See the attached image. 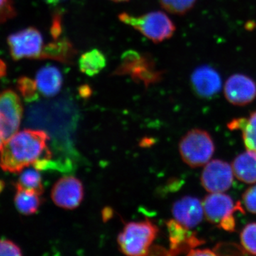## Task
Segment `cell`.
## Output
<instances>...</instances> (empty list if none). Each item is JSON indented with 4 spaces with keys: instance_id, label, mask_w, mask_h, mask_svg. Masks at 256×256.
Here are the masks:
<instances>
[{
    "instance_id": "9",
    "label": "cell",
    "mask_w": 256,
    "mask_h": 256,
    "mask_svg": "<svg viewBox=\"0 0 256 256\" xmlns=\"http://www.w3.org/2000/svg\"><path fill=\"white\" fill-rule=\"evenodd\" d=\"M84 195L82 182L75 176H67L56 182L50 196L56 206L64 210H74L82 203Z\"/></svg>"
},
{
    "instance_id": "26",
    "label": "cell",
    "mask_w": 256,
    "mask_h": 256,
    "mask_svg": "<svg viewBox=\"0 0 256 256\" xmlns=\"http://www.w3.org/2000/svg\"><path fill=\"white\" fill-rule=\"evenodd\" d=\"M22 255L21 248L15 242L8 239H0V256Z\"/></svg>"
},
{
    "instance_id": "3",
    "label": "cell",
    "mask_w": 256,
    "mask_h": 256,
    "mask_svg": "<svg viewBox=\"0 0 256 256\" xmlns=\"http://www.w3.org/2000/svg\"><path fill=\"white\" fill-rule=\"evenodd\" d=\"M158 234V226L149 220L130 222L118 237L120 249L124 255H148Z\"/></svg>"
},
{
    "instance_id": "33",
    "label": "cell",
    "mask_w": 256,
    "mask_h": 256,
    "mask_svg": "<svg viewBox=\"0 0 256 256\" xmlns=\"http://www.w3.org/2000/svg\"><path fill=\"white\" fill-rule=\"evenodd\" d=\"M5 72H6V66L4 62H2L0 60V77L3 76L4 75Z\"/></svg>"
},
{
    "instance_id": "7",
    "label": "cell",
    "mask_w": 256,
    "mask_h": 256,
    "mask_svg": "<svg viewBox=\"0 0 256 256\" xmlns=\"http://www.w3.org/2000/svg\"><path fill=\"white\" fill-rule=\"evenodd\" d=\"M23 116L21 99L14 90L0 92V132L5 141L18 132Z\"/></svg>"
},
{
    "instance_id": "1",
    "label": "cell",
    "mask_w": 256,
    "mask_h": 256,
    "mask_svg": "<svg viewBox=\"0 0 256 256\" xmlns=\"http://www.w3.org/2000/svg\"><path fill=\"white\" fill-rule=\"evenodd\" d=\"M48 140L50 137L44 131H18L5 141L0 152V168L10 173H20L31 165L43 169L50 158L47 146Z\"/></svg>"
},
{
    "instance_id": "8",
    "label": "cell",
    "mask_w": 256,
    "mask_h": 256,
    "mask_svg": "<svg viewBox=\"0 0 256 256\" xmlns=\"http://www.w3.org/2000/svg\"><path fill=\"white\" fill-rule=\"evenodd\" d=\"M233 181L232 166L222 160L208 162L202 173V186L210 193H223L227 191L232 186Z\"/></svg>"
},
{
    "instance_id": "2",
    "label": "cell",
    "mask_w": 256,
    "mask_h": 256,
    "mask_svg": "<svg viewBox=\"0 0 256 256\" xmlns=\"http://www.w3.org/2000/svg\"><path fill=\"white\" fill-rule=\"evenodd\" d=\"M118 18L154 43L170 40L176 31L172 20L162 12H151L140 16L124 12L118 15Z\"/></svg>"
},
{
    "instance_id": "37",
    "label": "cell",
    "mask_w": 256,
    "mask_h": 256,
    "mask_svg": "<svg viewBox=\"0 0 256 256\" xmlns=\"http://www.w3.org/2000/svg\"><path fill=\"white\" fill-rule=\"evenodd\" d=\"M114 2H126L130 1V0H111Z\"/></svg>"
},
{
    "instance_id": "25",
    "label": "cell",
    "mask_w": 256,
    "mask_h": 256,
    "mask_svg": "<svg viewBox=\"0 0 256 256\" xmlns=\"http://www.w3.org/2000/svg\"><path fill=\"white\" fill-rule=\"evenodd\" d=\"M213 250L216 255H244L246 254L244 249L234 244H218Z\"/></svg>"
},
{
    "instance_id": "11",
    "label": "cell",
    "mask_w": 256,
    "mask_h": 256,
    "mask_svg": "<svg viewBox=\"0 0 256 256\" xmlns=\"http://www.w3.org/2000/svg\"><path fill=\"white\" fill-rule=\"evenodd\" d=\"M194 92L202 98L210 99L222 90L220 73L208 65L200 66L194 70L190 78Z\"/></svg>"
},
{
    "instance_id": "28",
    "label": "cell",
    "mask_w": 256,
    "mask_h": 256,
    "mask_svg": "<svg viewBox=\"0 0 256 256\" xmlns=\"http://www.w3.org/2000/svg\"><path fill=\"white\" fill-rule=\"evenodd\" d=\"M242 201L249 212L256 214V185L248 188L242 195Z\"/></svg>"
},
{
    "instance_id": "32",
    "label": "cell",
    "mask_w": 256,
    "mask_h": 256,
    "mask_svg": "<svg viewBox=\"0 0 256 256\" xmlns=\"http://www.w3.org/2000/svg\"><path fill=\"white\" fill-rule=\"evenodd\" d=\"M47 4L52 5V6H56L62 4L64 2L67 1V0H44Z\"/></svg>"
},
{
    "instance_id": "13",
    "label": "cell",
    "mask_w": 256,
    "mask_h": 256,
    "mask_svg": "<svg viewBox=\"0 0 256 256\" xmlns=\"http://www.w3.org/2000/svg\"><path fill=\"white\" fill-rule=\"evenodd\" d=\"M166 225L170 242L168 255H178L186 252L188 254L192 249L204 244L203 239L198 238L196 234L174 220H169Z\"/></svg>"
},
{
    "instance_id": "31",
    "label": "cell",
    "mask_w": 256,
    "mask_h": 256,
    "mask_svg": "<svg viewBox=\"0 0 256 256\" xmlns=\"http://www.w3.org/2000/svg\"><path fill=\"white\" fill-rule=\"evenodd\" d=\"M188 256H216L213 250L210 249H196L193 248L190 250L188 254Z\"/></svg>"
},
{
    "instance_id": "24",
    "label": "cell",
    "mask_w": 256,
    "mask_h": 256,
    "mask_svg": "<svg viewBox=\"0 0 256 256\" xmlns=\"http://www.w3.org/2000/svg\"><path fill=\"white\" fill-rule=\"evenodd\" d=\"M18 88L25 100L33 102L38 98V89L34 80L28 77H21L18 78Z\"/></svg>"
},
{
    "instance_id": "12",
    "label": "cell",
    "mask_w": 256,
    "mask_h": 256,
    "mask_svg": "<svg viewBox=\"0 0 256 256\" xmlns=\"http://www.w3.org/2000/svg\"><path fill=\"white\" fill-rule=\"evenodd\" d=\"M204 214L208 222L220 224L224 217L233 214L236 210H242L240 202L234 204L232 197L225 194L210 193L202 202Z\"/></svg>"
},
{
    "instance_id": "15",
    "label": "cell",
    "mask_w": 256,
    "mask_h": 256,
    "mask_svg": "<svg viewBox=\"0 0 256 256\" xmlns=\"http://www.w3.org/2000/svg\"><path fill=\"white\" fill-rule=\"evenodd\" d=\"M34 80L38 92L45 97H54L62 90L64 78L56 66L47 65L37 72Z\"/></svg>"
},
{
    "instance_id": "4",
    "label": "cell",
    "mask_w": 256,
    "mask_h": 256,
    "mask_svg": "<svg viewBox=\"0 0 256 256\" xmlns=\"http://www.w3.org/2000/svg\"><path fill=\"white\" fill-rule=\"evenodd\" d=\"M114 75L129 76L136 82L146 86L159 82L162 73L156 68L154 60L146 54L130 50L121 56L120 64L114 70Z\"/></svg>"
},
{
    "instance_id": "18",
    "label": "cell",
    "mask_w": 256,
    "mask_h": 256,
    "mask_svg": "<svg viewBox=\"0 0 256 256\" xmlns=\"http://www.w3.org/2000/svg\"><path fill=\"white\" fill-rule=\"evenodd\" d=\"M107 65L106 56L98 48H92L80 56L78 66L82 73L92 77L100 73Z\"/></svg>"
},
{
    "instance_id": "35",
    "label": "cell",
    "mask_w": 256,
    "mask_h": 256,
    "mask_svg": "<svg viewBox=\"0 0 256 256\" xmlns=\"http://www.w3.org/2000/svg\"><path fill=\"white\" fill-rule=\"evenodd\" d=\"M5 142V140L4 138H3L2 134L0 132V152H1L3 146H4V144Z\"/></svg>"
},
{
    "instance_id": "20",
    "label": "cell",
    "mask_w": 256,
    "mask_h": 256,
    "mask_svg": "<svg viewBox=\"0 0 256 256\" xmlns=\"http://www.w3.org/2000/svg\"><path fill=\"white\" fill-rule=\"evenodd\" d=\"M40 170L34 168H26L20 172L18 182L14 184L16 188L26 190V191L36 192L38 194H42L44 192L42 184V175Z\"/></svg>"
},
{
    "instance_id": "19",
    "label": "cell",
    "mask_w": 256,
    "mask_h": 256,
    "mask_svg": "<svg viewBox=\"0 0 256 256\" xmlns=\"http://www.w3.org/2000/svg\"><path fill=\"white\" fill-rule=\"evenodd\" d=\"M16 190L14 204L18 212L25 216L36 214L42 204L41 194L20 188H16Z\"/></svg>"
},
{
    "instance_id": "21",
    "label": "cell",
    "mask_w": 256,
    "mask_h": 256,
    "mask_svg": "<svg viewBox=\"0 0 256 256\" xmlns=\"http://www.w3.org/2000/svg\"><path fill=\"white\" fill-rule=\"evenodd\" d=\"M240 130L247 150L252 152L256 156V110L250 114L248 118L244 120Z\"/></svg>"
},
{
    "instance_id": "5",
    "label": "cell",
    "mask_w": 256,
    "mask_h": 256,
    "mask_svg": "<svg viewBox=\"0 0 256 256\" xmlns=\"http://www.w3.org/2000/svg\"><path fill=\"white\" fill-rule=\"evenodd\" d=\"M178 150L183 161L191 168H196L210 161L214 153L215 146L206 131L194 129L182 138Z\"/></svg>"
},
{
    "instance_id": "16",
    "label": "cell",
    "mask_w": 256,
    "mask_h": 256,
    "mask_svg": "<svg viewBox=\"0 0 256 256\" xmlns=\"http://www.w3.org/2000/svg\"><path fill=\"white\" fill-rule=\"evenodd\" d=\"M76 54L75 46L68 38L58 37L44 46L40 60H50L70 64L73 63Z\"/></svg>"
},
{
    "instance_id": "29",
    "label": "cell",
    "mask_w": 256,
    "mask_h": 256,
    "mask_svg": "<svg viewBox=\"0 0 256 256\" xmlns=\"http://www.w3.org/2000/svg\"><path fill=\"white\" fill-rule=\"evenodd\" d=\"M218 228L224 229L228 232H235L236 229V220L233 214L224 217L218 224Z\"/></svg>"
},
{
    "instance_id": "27",
    "label": "cell",
    "mask_w": 256,
    "mask_h": 256,
    "mask_svg": "<svg viewBox=\"0 0 256 256\" xmlns=\"http://www.w3.org/2000/svg\"><path fill=\"white\" fill-rule=\"evenodd\" d=\"M16 15L12 0H0V24L11 20Z\"/></svg>"
},
{
    "instance_id": "34",
    "label": "cell",
    "mask_w": 256,
    "mask_h": 256,
    "mask_svg": "<svg viewBox=\"0 0 256 256\" xmlns=\"http://www.w3.org/2000/svg\"><path fill=\"white\" fill-rule=\"evenodd\" d=\"M80 94H84V96H86L87 94H90V88L88 86H82L80 88Z\"/></svg>"
},
{
    "instance_id": "17",
    "label": "cell",
    "mask_w": 256,
    "mask_h": 256,
    "mask_svg": "<svg viewBox=\"0 0 256 256\" xmlns=\"http://www.w3.org/2000/svg\"><path fill=\"white\" fill-rule=\"evenodd\" d=\"M236 178L242 182L256 183V156L248 151L239 154L232 163Z\"/></svg>"
},
{
    "instance_id": "36",
    "label": "cell",
    "mask_w": 256,
    "mask_h": 256,
    "mask_svg": "<svg viewBox=\"0 0 256 256\" xmlns=\"http://www.w3.org/2000/svg\"><path fill=\"white\" fill-rule=\"evenodd\" d=\"M5 186V183L4 181L0 180V194L2 193V192L3 191Z\"/></svg>"
},
{
    "instance_id": "6",
    "label": "cell",
    "mask_w": 256,
    "mask_h": 256,
    "mask_svg": "<svg viewBox=\"0 0 256 256\" xmlns=\"http://www.w3.org/2000/svg\"><path fill=\"white\" fill-rule=\"evenodd\" d=\"M10 54L18 60H40L44 46V38L40 30L28 28L12 34L8 38Z\"/></svg>"
},
{
    "instance_id": "22",
    "label": "cell",
    "mask_w": 256,
    "mask_h": 256,
    "mask_svg": "<svg viewBox=\"0 0 256 256\" xmlns=\"http://www.w3.org/2000/svg\"><path fill=\"white\" fill-rule=\"evenodd\" d=\"M197 0H160L162 8L171 14L184 15L193 9Z\"/></svg>"
},
{
    "instance_id": "10",
    "label": "cell",
    "mask_w": 256,
    "mask_h": 256,
    "mask_svg": "<svg viewBox=\"0 0 256 256\" xmlns=\"http://www.w3.org/2000/svg\"><path fill=\"white\" fill-rule=\"evenodd\" d=\"M226 98L232 105L246 106L256 98V82L248 76L236 74L230 76L224 88Z\"/></svg>"
},
{
    "instance_id": "14",
    "label": "cell",
    "mask_w": 256,
    "mask_h": 256,
    "mask_svg": "<svg viewBox=\"0 0 256 256\" xmlns=\"http://www.w3.org/2000/svg\"><path fill=\"white\" fill-rule=\"evenodd\" d=\"M175 220L188 229L194 228L203 220L202 203L196 197L184 196L175 202L172 208Z\"/></svg>"
},
{
    "instance_id": "23",
    "label": "cell",
    "mask_w": 256,
    "mask_h": 256,
    "mask_svg": "<svg viewBox=\"0 0 256 256\" xmlns=\"http://www.w3.org/2000/svg\"><path fill=\"white\" fill-rule=\"evenodd\" d=\"M240 238L244 250L256 255V223L247 224L240 232Z\"/></svg>"
},
{
    "instance_id": "30",
    "label": "cell",
    "mask_w": 256,
    "mask_h": 256,
    "mask_svg": "<svg viewBox=\"0 0 256 256\" xmlns=\"http://www.w3.org/2000/svg\"><path fill=\"white\" fill-rule=\"evenodd\" d=\"M62 18L60 15L56 14L54 16L53 20H52L50 33H52V36L54 40L60 37L62 31H63L62 30V18Z\"/></svg>"
}]
</instances>
